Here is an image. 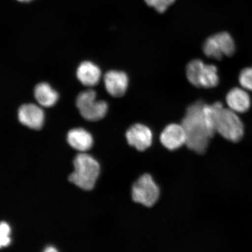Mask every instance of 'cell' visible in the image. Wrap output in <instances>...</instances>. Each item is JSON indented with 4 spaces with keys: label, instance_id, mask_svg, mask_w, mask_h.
I'll use <instances>...</instances> for the list:
<instances>
[{
    "label": "cell",
    "instance_id": "6da1fadb",
    "mask_svg": "<svg viewBox=\"0 0 252 252\" xmlns=\"http://www.w3.org/2000/svg\"><path fill=\"white\" fill-rule=\"evenodd\" d=\"M204 103L200 100L189 106L182 123L187 135L186 145L189 149L200 154L206 152L213 137L205 119Z\"/></svg>",
    "mask_w": 252,
    "mask_h": 252
},
{
    "label": "cell",
    "instance_id": "7a4b0ae2",
    "mask_svg": "<svg viewBox=\"0 0 252 252\" xmlns=\"http://www.w3.org/2000/svg\"><path fill=\"white\" fill-rule=\"evenodd\" d=\"M73 163L74 171L69 181L84 190H92L99 174V163L89 154L81 153L75 157Z\"/></svg>",
    "mask_w": 252,
    "mask_h": 252
},
{
    "label": "cell",
    "instance_id": "3957f363",
    "mask_svg": "<svg viewBox=\"0 0 252 252\" xmlns=\"http://www.w3.org/2000/svg\"><path fill=\"white\" fill-rule=\"evenodd\" d=\"M75 103L81 115L87 121H99L108 112V104L104 100H97L96 93L93 90L79 94Z\"/></svg>",
    "mask_w": 252,
    "mask_h": 252
},
{
    "label": "cell",
    "instance_id": "277c9868",
    "mask_svg": "<svg viewBox=\"0 0 252 252\" xmlns=\"http://www.w3.org/2000/svg\"><path fill=\"white\" fill-rule=\"evenodd\" d=\"M217 132L234 143L241 140L244 134V126L237 113L229 108H223L217 120Z\"/></svg>",
    "mask_w": 252,
    "mask_h": 252
},
{
    "label": "cell",
    "instance_id": "5b68a950",
    "mask_svg": "<svg viewBox=\"0 0 252 252\" xmlns=\"http://www.w3.org/2000/svg\"><path fill=\"white\" fill-rule=\"evenodd\" d=\"M160 196L158 186L149 174H144L137 179L132 188V198L137 203L151 207L154 206Z\"/></svg>",
    "mask_w": 252,
    "mask_h": 252
},
{
    "label": "cell",
    "instance_id": "8992f818",
    "mask_svg": "<svg viewBox=\"0 0 252 252\" xmlns=\"http://www.w3.org/2000/svg\"><path fill=\"white\" fill-rule=\"evenodd\" d=\"M203 52L209 58L220 61L223 55L232 56L234 54V40L228 32H223L214 34L205 41Z\"/></svg>",
    "mask_w": 252,
    "mask_h": 252
},
{
    "label": "cell",
    "instance_id": "52a82bcc",
    "mask_svg": "<svg viewBox=\"0 0 252 252\" xmlns=\"http://www.w3.org/2000/svg\"><path fill=\"white\" fill-rule=\"evenodd\" d=\"M126 138L130 146L137 150L143 151L149 149L153 143V133L146 126L135 124L126 132Z\"/></svg>",
    "mask_w": 252,
    "mask_h": 252
},
{
    "label": "cell",
    "instance_id": "ba28073f",
    "mask_svg": "<svg viewBox=\"0 0 252 252\" xmlns=\"http://www.w3.org/2000/svg\"><path fill=\"white\" fill-rule=\"evenodd\" d=\"M19 121L23 125L33 130H39L44 122L43 110L39 106L33 103L24 104L19 108Z\"/></svg>",
    "mask_w": 252,
    "mask_h": 252
},
{
    "label": "cell",
    "instance_id": "9c48e42d",
    "mask_svg": "<svg viewBox=\"0 0 252 252\" xmlns=\"http://www.w3.org/2000/svg\"><path fill=\"white\" fill-rule=\"evenodd\" d=\"M104 83L107 92L114 97L124 96L127 91L128 78L125 72L110 70L104 75Z\"/></svg>",
    "mask_w": 252,
    "mask_h": 252
},
{
    "label": "cell",
    "instance_id": "30bf717a",
    "mask_svg": "<svg viewBox=\"0 0 252 252\" xmlns=\"http://www.w3.org/2000/svg\"><path fill=\"white\" fill-rule=\"evenodd\" d=\"M160 140L166 149L176 150L186 144L187 135L182 125L171 124L167 126L162 132Z\"/></svg>",
    "mask_w": 252,
    "mask_h": 252
},
{
    "label": "cell",
    "instance_id": "8fae6325",
    "mask_svg": "<svg viewBox=\"0 0 252 252\" xmlns=\"http://www.w3.org/2000/svg\"><path fill=\"white\" fill-rule=\"evenodd\" d=\"M226 101L229 108L237 113L247 112L251 106L250 94L243 88H232L226 96Z\"/></svg>",
    "mask_w": 252,
    "mask_h": 252
},
{
    "label": "cell",
    "instance_id": "7c38bea8",
    "mask_svg": "<svg viewBox=\"0 0 252 252\" xmlns=\"http://www.w3.org/2000/svg\"><path fill=\"white\" fill-rule=\"evenodd\" d=\"M77 77L78 80L84 86L93 87L99 83L101 77V71L99 68L92 62H83L78 66Z\"/></svg>",
    "mask_w": 252,
    "mask_h": 252
},
{
    "label": "cell",
    "instance_id": "4fadbf2b",
    "mask_svg": "<svg viewBox=\"0 0 252 252\" xmlns=\"http://www.w3.org/2000/svg\"><path fill=\"white\" fill-rule=\"evenodd\" d=\"M67 140L71 147L81 153L89 150L93 145L92 135L83 128L71 129L68 131Z\"/></svg>",
    "mask_w": 252,
    "mask_h": 252
},
{
    "label": "cell",
    "instance_id": "5bb4252c",
    "mask_svg": "<svg viewBox=\"0 0 252 252\" xmlns=\"http://www.w3.org/2000/svg\"><path fill=\"white\" fill-rule=\"evenodd\" d=\"M34 96L41 106L49 108L55 105L59 99V94L49 84H37L34 90Z\"/></svg>",
    "mask_w": 252,
    "mask_h": 252
},
{
    "label": "cell",
    "instance_id": "9a60e30c",
    "mask_svg": "<svg viewBox=\"0 0 252 252\" xmlns=\"http://www.w3.org/2000/svg\"><path fill=\"white\" fill-rule=\"evenodd\" d=\"M219 83L218 70L216 66L212 64H205L200 80V87L212 88Z\"/></svg>",
    "mask_w": 252,
    "mask_h": 252
},
{
    "label": "cell",
    "instance_id": "2e32d148",
    "mask_svg": "<svg viewBox=\"0 0 252 252\" xmlns=\"http://www.w3.org/2000/svg\"><path fill=\"white\" fill-rule=\"evenodd\" d=\"M205 64L200 60H194L189 63L187 68L188 80L194 87H200V80Z\"/></svg>",
    "mask_w": 252,
    "mask_h": 252
},
{
    "label": "cell",
    "instance_id": "e0dca14e",
    "mask_svg": "<svg viewBox=\"0 0 252 252\" xmlns=\"http://www.w3.org/2000/svg\"><path fill=\"white\" fill-rule=\"evenodd\" d=\"M239 82L244 89L252 91V67L245 68L241 71Z\"/></svg>",
    "mask_w": 252,
    "mask_h": 252
},
{
    "label": "cell",
    "instance_id": "ac0fdd59",
    "mask_svg": "<svg viewBox=\"0 0 252 252\" xmlns=\"http://www.w3.org/2000/svg\"><path fill=\"white\" fill-rule=\"evenodd\" d=\"M176 0H144L148 5L153 7L159 13L165 12Z\"/></svg>",
    "mask_w": 252,
    "mask_h": 252
},
{
    "label": "cell",
    "instance_id": "d6986e66",
    "mask_svg": "<svg viewBox=\"0 0 252 252\" xmlns=\"http://www.w3.org/2000/svg\"><path fill=\"white\" fill-rule=\"evenodd\" d=\"M10 228L7 223L2 222L0 225V247L1 248L7 247L10 244L11 239L9 238Z\"/></svg>",
    "mask_w": 252,
    "mask_h": 252
},
{
    "label": "cell",
    "instance_id": "ffe728a7",
    "mask_svg": "<svg viewBox=\"0 0 252 252\" xmlns=\"http://www.w3.org/2000/svg\"><path fill=\"white\" fill-rule=\"evenodd\" d=\"M43 252H58L55 248L49 247L45 249Z\"/></svg>",
    "mask_w": 252,
    "mask_h": 252
},
{
    "label": "cell",
    "instance_id": "44dd1931",
    "mask_svg": "<svg viewBox=\"0 0 252 252\" xmlns=\"http://www.w3.org/2000/svg\"><path fill=\"white\" fill-rule=\"evenodd\" d=\"M18 1H20V2H30V1H32V0H18Z\"/></svg>",
    "mask_w": 252,
    "mask_h": 252
}]
</instances>
